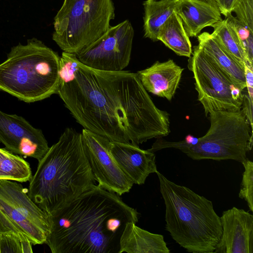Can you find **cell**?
Returning <instances> with one entry per match:
<instances>
[{
  "mask_svg": "<svg viewBox=\"0 0 253 253\" xmlns=\"http://www.w3.org/2000/svg\"><path fill=\"white\" fill-rule=\"evenodd\" d=\"M174 11L189 37H197L207 27L222 20L218 9L201 0H174Z\"/></svg>",
  "mask_w": 253,
  "mask_h": 253,
  "instance_id": "2e32d148",
  "label": "cell"
},
{
  "mask_svg": "<svg viewBox=\"0 0 253 253\" xmlns=\"http://www.w3.org/2000/svg\"><path fill=\"white\" fill-rule=\"evenodd\" d=\"M203 0V1H206V2H207L213 5H214V6L216 7L217 8V6L215 2V1H214V0Z\"/></svg>",
  "mask_w": 253,
  "mask_h": 253,
  "instance_id": "4dcf8cb0",
  "label": "cell"
},
{
  "mask_svg": "<svg viewBox=\"0 0 253 253\" xmlns=\"http://www.w3.org/2000/svg\"><path fill=\"white\" fill-rule=\"evenodd\" d=\"M242 164L245 170L242 174L239 197L247 202L250 210L253 212V162L247 159Z\"/></svg>",
  "mask_w": 253,
  "mask_h": 253,
  "instance_id": "d4e9b609",
  "label": "cell"
},
{
  "mask_svg": "<svg viewBox=\"0 0 253 253\" xmlns=\"http://www.w3.org/2000/svg\"><path fill=\"white\" fill-rule=\"evenodd\" d=\"M232 12L242 24L253 32V0H237Z\"/></svg>",
  "mask_w": 253,
  "mask_h": 253,
  "instance_id": "4316f807",
  "label": "cell"
},
{
  "mask_svg": "<svg viewBox=\"0 0 253 253\" xmlns=\"http://www.w3.org/2000/svg\"><path fill=\"white\" fill-rule=\"evenodd\" d=\"M198 46L230 77L241 91L246 88L244 67L208 32L198 36Z\"/></svg>",
  "mask_w": 253,
  "mask_h": 253,
  "instance_id": "e0dca14e",
  "label": "cell"
},
{
  "mask_svg": "<svg viewBox=\"0 0 253 253\" xmlns=\"http://www.w3.org/2000/svg\"><path fill=\"white\" fill-rule=\"evenodd\" d=\"M211 126L205 135L198 138L196 144L183 141H169L157 138L148 150L155 152L166 148L179 149L194 160H232L243 163L253 144V127L245 110L217 111L209 113Z\"/></svg>",
  "mask_w": 253,
  "mask_h": 253,
  "instance_id": "8992f818",
  "label": "cell"
},
{
  "mask_svg": "<svg viewBox=\"0 0 253 253\" xmlns=\"http://www.w3.org/2000/svg\"><path fill=\"white\" fill-rule=\"evenodd\" d=\"M220 218L222 232L215 253H253V216L233 207Z\"/></svg>",
  "mask_w": 253,
  "mask_h": 253,
  "instance_id": "4fadbf2b",
  "label": "cell"
},
{
  "mask_svg": "<svg viewBox=\"0 0 253 253\" xmlns=\"http://www.w3.org/2000/svg\"><path fill=\"white\" fill-rule=\"evenodd\" d=\"M183 70L169 59L162 62L157 61L137 74L147 91L170 101L178 87Z\"/></svg>",
  "mask_w": 253,
  "mask_h": 253,
  "instance_id": "9a60e30c",
  "label": "cell"
},
{
  "mask_svg": "<svg viewBox=\"0 0 253 253\" xmlns=\"http://www.w3.org/2000/svg\"><path fill=\"white\" fill-rule=\"evenodd\" d=\"M120 196L96 185L48 215L51 253H119L126 224L139 215Z\"/></svg>",
  "mask_w": 253,
  "mask_h": 253,
  "instance_id": "7a4b0ae2",
  "label": "cell"
},
{
  "mask_svg": "<svg viewBox=\"0 0 253 253\" xmlns=\"http://www.w3.org/2000/svg\"><path fill=\"white\" fill-rule=\"evenodd\" d=\"M109 150L113 158L134 184L145 183L149 175L158 171L154 152L129 143L110 141Z\"/></svg>",
  "mask_w": 253,
  "mask_h": 253,
  "instance_id": "5bb4252c",
  "label": "cell"
},
{
  "mask_svg": "<svg viewBox=\"0 0 253 253\" xmlns=\"http://www.w3.org/2000/svg\"><path fill=\"white\" fill-rule=\"evenodd\" d=\"M75 76L57 94L84 128L137 146L170 133L169 114L156 107L137 73L100 71L80 62Z\"/></svg>",
  "mask_w": 253,
  "mask_h": 253,
  "instance_id": "6da1fadb",
  "label": "cell"
},
{
  "mask_svg": "<svg viewBox=\"0 0 253 253\" xmlns=\"http://www.w3.org/2000/svg\"><path fill=\"white\" fill-rule=\"evenodd\" d=\"M60 58L35 38L13 46L0 64V90L27 103L57 94Z\"/></svg>",
  "mask_w": 253,
  "mask_h": 253,
  "instance_id": "5b68a950",
  "label": "cell"
},
{
  "mask_svg": "<svg viewBox=\"0 0 253 253\" xmlns=\"http://www.w3.org/2000/svg\"><path fill=\"white\" fill-rule=\"evenodd\" d=\"M80 62L76 53L63 51L59 61V87L74 80Z\"/></svg>",
  "mask_w": 253,
  "mask_h": 253,
  "instance_id": "cb8c5ba5",
  "label": "cell"
},
{
  "mask_svg": "<svg viewBox=\"0 0 253 253\" xmlns=\"http://www.w3.org/2000/svg\"><path fill=\"white\" fill-rule=\"evenodd\" d=\"M144 37L158 41L160 29L174 11V0H146L143 1Z\"/></svg>",
  "mask_w": 253,
  "mask_h": 253,
  "instance_id": "ffe728a7",
  "label": "cell"
},
{
  "mask_svg": "<svg viewBox=\"0 0 253 253\" xmlns=\"http://www.w3.org/2000/svg\"><path fill=\"white\" fill-rule=\"evenodd\" d=\"M27 194L50 215L95 185L84 154L82 133L66 128L39 161Z\"/></svg>",
  "mask_w": 253,
  "mask_h": 253,
  "instance_id": "3957f363",
  "label": "cell"
},
{
  "mask_svg": "<svg viewBox=\"0 0 253 253\" xmlns=\"http://www.w3.org/2000/svg\"><path fill=\"white\" fill-rule=\"evenodd\" d=\"M235 30L245 49L249 60L253 63V32L242 24L232 13L226 17Z\"/></svg>",
  "mask_w": 253,
  "mask_h": 253,
  "instance_id": "484cf974",
  "label": "cell"
},
{
  "mask_svg": "<svg viewBox=\"0 0 253 253\" xmlns=\"http://www.w3.org/2000/svg\"><path fill=\"white\" fill-rule=\"evenodd\" d=\"M169 253L164 236L143 229L132 222L126 224L119 253Z\"/></svg>",
  "mask_w": 253,
  "mask_h": 253,
  "instance_id": "ac0fdd59",
  "label": "cell"
},
{
  "mask_svg": "<svg viewBox=\"0 0 253 253\" xmlns=\"http://www.w3.org/2000/svg\"><path fill=\"white\" fill-rule=\"evenodd\" d=\"M212 35L226 51L244 67L247 65L253 69V63L249 60L245 49L233 26L226 18L213 25Z\"/></svg>",
  "mask_w": 253,
  "mask_h": 253,
  "instance_id": "44dd1931",
  "label": "cell"
},
{
  "mask_svg": "<svg viewBox=\"0 0 253 253\" xmlns=\"http://www.w3.org/2000/svg\"><path fill=\"white\" fill-rule=\"evenodd\" d=\"M0 142L9 151L40 161L49 149L41 129L21 116L0 110Z\"/></svg>",
  "mask_w": 253,
  "mask_h": 253,
  "instance_id": "7c38bea8",
  "label": "cell"
},
{
  "mask_svg": "<svg viewBox=\"0 0 253 253\" xmlns=\"http://www.w3.org/2000/svg\"><path fill=\"white\" fill-rule=\"evenodd\" d=\"M182 141L186 144L193 145L197 144L198 141V138L188 134L186 136L185 139Z\"/></svg>",
  "mask_w": 253,
  "mask_h": 253,
  "instance_id": "f546056e",
  "label": "cell"
},
{
  "mask_svg": "<svg viewBox=\"0 0 253 253\" xmlns=\"http://www.w3.org/2000/svg\"><path fill=\"white\" fill-rule=\"evenodd\" d=\"M157 40L177 55L190 57L192 45L182 22L174 11L160 29Z\"/></svg>",
  "mask_w": 253,
  "mask_h": 253,
  "instance_id": "d6986e66",
  "label": "cell"
},
{
  "mask_svg": "<svg viewBox=\"0 0 253 253\" xmlns=\"http://www.w3.org/2000/svg\"><path fill=\"white\" fill-rule=\"evenodd\" d=\"M134 29L129 20L110 27L77 54L84 65L104 71H121L129 64Z\"/></svg>",
  "mask_w": 253,
  "mask_h": 253,
  "instance_id": "30bf717a",
  "label": "cell"
},
{
  "mask_svg": "<svg viewBox=\"0 0 253 253\" xmlns=\"http://www.w3.org/2000/svg\"><path fill=\"white\" fill-rule=\"evenodd\" d=\"M115 16L112 0H64L52 40L63 51L77 54L110 27Z\"/></svg>",
  "mask_w": 253,
  "mask_h": 253,
  "instance_id": "52a82bcc",
  "label": "cell"
},
{
  "mask_svg": "<svg viewBox=\"0 0 253 253\" xmlns=\"http://www.w3.org/2000/svg\"><path fill=\"white\" fill-rule=\"evenodd\" d=\"M32 172L29 164L22 157L0 148V179L20 182L30 181Z\"/></svg>",
  "mask_w": 253,
  "mask_h": 253,
  "instance_id": "7402d4cb",
  "label": "cell"
},
{
  "mask_svg": "<svg viewBox=\"0 0 253 253\" xmlns=\"http://www.w3.org/2000/svg\"><path fill=\"white\" fill-rule=\"evenodd\" d=\"M245 76L246 79V88L248 95L251 100L253 101V69L248 66H245Z\"/></svg>",
  "mask_w": 253,
  "mask_h": 253,
  "instance_id": "f1b7e54d",
  "label": "cell"
},
{
  "mask_svg": "<svg viewBox=\"0 0 253 253\" xmlns=\"http://www.w3.org/2000/svg\"><path fill=\"white\" fill-rule=\"evenodd\" d=\"M237 0H214L221 13L225 17L232 13L233 6Z\"/></svg>",
  "mask_w": 253,
  "mask_h": 253,
  "instance_id": "83f0119b",
  "label": "cell"
},
{
  "mask_svg": "<svg viewBox=\"0 0 253 253\" xmlns=\"http://www.w3.org/2000/svg\"><path fill=\"white\" fill-rule=\"evenodd\" d=\"M188 67L193 73L198 99L206 116L211 111H238L242 109V91L198 45L194 47Z\"/></svg>",
  "mask_w": 253,
  "mask_h": 253,
  "instance_id": "9c48e42d",
  "label": "cell"
},
{
  "mask_svg": "<svg viewBox=\"0 0 253 253\" xmlns=\"http://www.w3.org/2000/svg\"><path fill=\"white\" fill-rule=\"evenodd\" d=\"M81 133L84 151L97 185L119 196L129 192L133 184L111 155L110 140L84 128Z\"/></svg>",
  "mask_w": 253,
  "mask_h": 253,
  "instance_id": "8fae6325",
  "label": "cell"
},
{
  "mask_svg": "<svg viewBox=\"0 0 253 253\" xmlns=\"http://www.w3.org/2000/svg\"><path fill=\"white\" fill-rule=\"evenodd\" d=\"M50 231L49 215L16 181L0 179V233L28 239L34 245L45 243Z\"/></svg>",
  "mask_w": 253,
  "mask_h": 253,
  "instance_id": "ba28073f",
  "label": "cell"
},
{
  "mask_svg": "<svg viewBox=\"0 0 253 253\" xmlns=\"http://www.w3.org/2000/svg\"><path fill=\"white\" fill-rule=\"evenodd\" d=\"M156 173L165 205L166 230L188 252L214 253L222 228L212 202Z\"/></svg>",
  "mask_w": 253,
  "mask_h": 253,
  "instance_id": "277c9868",
  "label": "cell"
},
{
  "mask_svg": "<svg viewBox=\"0 0 253 253\" xmlns=\"http://www.w3.org/2000/svg\"><path fill=\"white\" fill-rule=\"evenodd\" d=\"M31 245L26 238L12 233H0V253H31Z\"/></svg>",
  "mask_w": 253,
  "mask_h": 253,
  "instance_id": "603a6c76",
  "label": "cell"
}]
</instances>
